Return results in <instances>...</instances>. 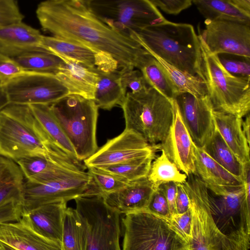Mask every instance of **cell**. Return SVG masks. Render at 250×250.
Listing matches in <instances>:
<instances>
[{
  "mask_svg": "<svg viewBox=\"0 0 250 250\" xmlns=\"http://www.w3.org/2000/svg\"><path fill=\"white\" fill-rule=\"evenodd\" d=\"M157 189L164 195L167 202L171 217L177 214L175 208L176 183L172 182L166 183L160 185Z\"/></svg>",
  "mask_w": 250,
  "mask_h": 250,
  "instance_id": "47",
  "label": "cell"
},
{
  "mask_svg": "<svg viewBox=\"0 0 250 250\" xmlns=\"http://www.w3.org/2000/svg\"><path fill=\"white\" fill-rule=\"evenodd\" d=\"M238 10L250 18V0H229Z\"/></svg>",
  "mask_w": 250,
  "mask_h": 250,
  "instance_id": "49",
  "label": "cell"
},
{
  "mask_svg": "<svg viewBox=\"0 0 250 250\" xmlns=\"http://www.w3.org/2000/svg\"><path fill=\"white\" fill-rule=\"evenodd\" d=\"M10 104L51 105L69 94L56 75L27 71L3 83Z\"/></svg>",
  "mask_w": 250,
  "mask_h": 250,
  "instance_id": "12",
  "label": "cell"
},
{
  "mask_svg": "<svg viewBox=\"0 0 250 250\" xmlns=\"http://www.w3.org/2000/svg\"><path fill=\"white\" fill-rule=\"evenodd\" d=\"M92 178L88 172L78 171L44 184L25 180L22 196V213L40 206L68 201L85 193Z\"/></svg>",
  "mask_w": 250,
  "mask_h": 250,
  "instance_id": "13",
  "label": "cell"
},
{
  "mask_svg": "<svg viewBox=\"0 0 250 250\" xmlns=\"http://www.w3.org/2000/svg\"><path fill=\"white\" fill-rule=\"evenodd\" d=\"M26 72L14 59L0 54V80L3 83Z\"/></svg>",
  "mask_w": 250,
  "mask_h": 250,
  "instance_id": "41",
  "label": "cell"
},
{
  "mask_svg": "<svg viewBox=\"0 0 250 250\" xmlns=\"http://www.w3.org/2000/svg\"><path fill=\"white\" fill-rule=\"evenodd\" d=\"M122 250H180L188 248L170 222L147 210L125 214L122 219Z\"/></svg>",
  "mask_w": 250,
  "mask_h": 250,
  "instance_id": "9",
  "label": "cell"
},
{
  "mask_svg": "<svg viewBox=\"0 0 250 250\" xmlns=\"http://www.w3.org/2000/svg\"><path fill=\"white\" fill-rule=\"evenodd\" d=\"M149 0L156 8L159 7L165 13L172 15H177L192 4L191 0Z\"/></svg>",
  "mask_w": 250,
  "mask_h": 250,
  "instance_id": "45",
  "label": "cell"
},
{
  "mask_svg": "<svg viewBox=\"0 0 250 250\" xmlns=\"http://www.w3.org/2000/svg\"><path fill=\"white\" fill-rule=\"evenodd\" d=\"M62 250H83L81 224L75 208L65 211L62 240Z\"/></svg>",
  "mask_w": 250,
  "mask_h": 250,
  "instance_id": "37",
  "label": "cell"
},
{
  "mask_svg": "<svg viewBox=\"0 0 250 250\" xmlns=\"http://www.w3.org/2000/svg\"><path fill=\"white\" fill-rule=\"evenodd\" d=\"M205 185L209 192L210 212L216 227L238 250H250V190H245L244 186L230 188Z\"/></svg>",
  "mask_w": 250,
  "mask_h": 250,
  "instance_id": "7",
  "label": "cell"
},
{
  "mask_svg": "<svg viewBox=\"0 0 250 250\" xmlns=\"http://www.w3.org/2000/svg\"><path fill=\"white\" fill-rule=\"evenodd\" d=\"M215 125L222 138L242 165L250 163V144L242 127V118L213 110Z\"/></svg>",
  "mask_w": 250,
  "mask_h": 250,
  "instance_id": "25",
  "label": "cell"
},
{
  "mask_svg": "<svg viewBox=\"0 0 250 250\" xmlns=\"http://www.w3.org/2000/svg\"><path fill=\"white\" fill-rule=\"evenodd\" d=\"M88 172L97 192L106 195L124 188L129 182L99 168L88 167Z\"/></svg>",
  "mask_w": 250,
  "mask_h": 250,
  "instance_id": "38",
  "label": "cell"
},
{
  "mask_svg": "<svg viewBox=\"0 0 250 250\" xmlns=\"http://www.w3.org/2000/svg\"><path fill=\"white\" fill-rule=\"evenodd\" d=\"M139 70L148 85L168 99L172 100L178 95L167 75L152 55H150L146 59Z\"/></svg>",
  "mask_w": 250,
  "mask_h": 250,
  "instance_id": "33",
  "label": "cell"
},
{
  "mask_svg": "<svg viewBox=\"0 0 250 250\" xmlns=\"http://www.w3.org/2000/svg\"><path fill=\"white\" fill-rule=\"evenodd\" d=\"M192 213L190 208L181 214L171 217L170 223L186 241L187 244L190 237Z\"/></svg>",
  "mask_w": 250,
  "mask_h": 250,
  "instance_id": "43",
  "label": "cell"
},
{
  "mask_svg": "<svg viewBox=\"0 0 250 250\" xmlns=\"http://www.w3.org/2000/svg\"><path fill=\"white\" fill-rule=\"evenodd\" d=\"M29 106L52 142L72 159L80 162L77 159L73 146L54 115L50 106L44 104Z\"/></svg>",
  "mask_w": 250,
  "mask_h": 250,
  "instance_id": "28",
  "label": "cell"
},
{
  "mask_svg": "<svg viewBox=\"0 0 250 250\" xmlns=\"http://www.w3.org/2000/svg\"><path fill=\"white\" fill-rule=\"evenodd\" d=\"M9 104L8 97L4 88L3 83L0 80V111Z\"/></svg>",
  "mask_w": 250,
  "mask_h": 250,
  "instance_id": "50",
  "label": "cell"
},
{
  "mask_svg": "<svg viewBox=\"0 0 250 250\" xmlns=\"http://www.w3.org/2000/svg\"><path fill=\"white\" fill-rule=\"evenodd\" d=\"M192 2L206 20L250 23V18L238 10L229 0H192Z\"/></svg>",
  "mask_w": 250,
  "mask_h": 250,
  "instance_id": "32",
  "label": "cell"
},
{
  "mask_svg": "<svg viewBox=\"0 0 250 250\" xmlns=\"http://www.w3.org/2000/svg\"><path fill=\"white\" fill-rule=\"evenodd\" d=\"M83 250H122L120 214L100 193L87 192L74 199Z\"/></svg>",
  "mask_w": 250,
  "mask_h": 250,
  "instance_id": "6",
  "label": "cell"
},
{
  "mask_svg": "<svg viewBox=\"0 0 250 250\" xmlns=\"http://www.w3.org/2000/svg\"><path fill=\"white\" fill-rule=\"evenodd\" d=\"M218 57L224 67L231 74L239 77H250L249 60L239 61L219 56Z\"/></svg>",
  "mask_w": 250,
  "mask_h": 250,
  "instance_id": "46",
  "label": "cell"
},
{
  "mask_svg": "<svg viewBox=\"0 0 250 250\" xmlns=\"http://www.w3.org/2000/svg\"><path fill=\"white\" fill-rule=\"evenodd\" d=\"M0 242L17 250H62V243L41 236L21 219L0 223Z\"/></svg>",
  "mask_w": 250,
  "mask_h": 250,
  "instance_id": "23",
  "label": "cell"
},
{
  "mask_svg": "<svg viewBox=\"0 0 250 250\" xmlns=\"http://www.w3.org/2000/svg\"><path fill=\"white\" fill-rule=\"evenodd\" d=\"M172 101L150 86L136 93L127 92L120 104L125 129L135 132L151 146L162 143L172 122Z\"/></svg>",
  "mask_w": 250,
  "mask_h": 250,
  "instance_id": "4",
  "label": "cell"
},
{
  "mask_svg": "<svg viewBox=\"0 0 250 250\" xmlns=\"http://www.w3.org/2000/svg\"><path fill=\"white\" fill-rule=\"evenodd\" d=\"M25 180L44 184L87 168L81 162L67 160L51 155L25 158L16 161Z\"/></svg>",
  "mask_w": 250,
  "mask_h": 250,
  "instance_id": "19",
  "label": "cell"
},
{
  "mask_svg": "<svg viewBox=\"0 0 250 250\" xmlns=\"http://www.w3.org/2000/svg\"><path fill=\"white\" fill-rule=\"evenodd\" d=\"M155 156L98 167L130 182L147 177Z\"/></svg>",
  "mask_w": 250,
  "mask_h": 250,
  "instance_id": "36",
  "label": "cell"
},
{
  "mask_svg": "<svg viewBox=\"0 0 250 250\" xmlns=\"http://www.w3.org/2000/svg\"><path fill=\"white\" fill-rule=\"evenodd\" d=\"M177 193L175 200V208L177 214H181L187 211L189 208V199L183 184L176 183Z\"/></svg>",
  "mask_w": 250,
  "mask_h": 250,
  "instance_id": "48",
  "label": "cell"
},
{
  "mask_svg": "<svg viewBox=\"0 0 250 250\" xmlns=\"http://www.w3.org/2000/svg\"><path fill=\"white\" fill-rule=\"evenodd\" d=\"M87 2L102 21L129 37L145 28L167 20L149 0H88Z\"/></svg>",
  "mask_w": 250,
  "mask_h": 250,
  "instance_id": "11",
  "label": "cell"
},
{
  "mask_svg": "<svg viewBox=\"0 0 250 250\" xmlns=\"http://www.w3.org/2000/svg\"><path fill=\"white\" fill-rule=\"evenodd\" d=\"M192 213L188 250H238L216 227L210 212L209 192L204 182L190 174L183 184Z\"/></svg>",
  "mask_w": 250,
  "mask_h": 250,
  "instance_id": "10",
  "label": "cell"
},
{
  "mask_svg": "<svg viewBox=\"0 0 250 250\" xmlns=\"http://www.w3.org/2000/svg\"><path fill=\"white\" fill-rule=\"evenodd\" d=\"M24 18L16 0H0V27L22 21Z\"/></svg>",
  "mask_w": 250,
  "mask_h": 250,
  "instance_id": "40",
  "label": "cell"
},
{
  "mask_svg": "<svg viewBox=\"0 0 250 250\" xmlns=\"http://www.w3.org/2000/svg\"><path fill=\"white\" fill-rule=\"evenodd\" d=\"M25 180L17 163L0 155V204L11 200L21 203Z\"/></svg>",
  "mask_w": 250,
  "mask_h": 250,
  "instance_id": "29",
  "label": "cell"
},
{
  "mask_svg": "<svg viewBox=\"0 0 250 250\" xmlns=\"http://www.w3.org/2000/svg\"><path fill=\"white\" fill-rule=\"evenodd\" d=\"M202 54V79L213 110L243 118L250 110V77L229 72L218 55L210 53L198 35Z\"/></svg>",
  "mask_w": 250,
  "mask_h": 250,
  "instance_id": "5",
  "label": "cell"
},
{
  "mask_svg": "<svg viewBox=\"0 0 250 250\" xmlns=\"http://www.w3.org/2000/svg\"><path fill=\"white\" fill-rule=\"evenodd\" d=\"M0 155L15 162L48 155L73 160L52 142L29 105L16 104L0 111Z\"/></svg>",
  "mask_w": 250,
  "mask_h": 250,
  "instance_id": "3",
  "label": "cell"
},
{
  "mask_svg": "<svg viewBox=\"0 0 250 250\" xmlns=\"http://www.w3.org/2000/svg\"><path fill=\"white\" fill-rule=\"evenodd\" d=\"M22 214L21 202L11 200L0 204V223L17 222Z\"/></svg>",
  "mask_w": 250,
  "mask_h": 250,
  "instance_id": "44",
  "label": "cell"
},
{
  "mask_svg": "<svg viewBox=\"0 0 250 250\" xmlns=\"http://www.w3.org/2000/svg\"><path fill=\"white\" fill-rule=\"evenodd\" d=\"M42 46L46 51L100 71H117L118 62L110 56L83 45L53 36H43Z\"/></svg>",
  "mask_w": 250,
  "mask_h": 250,
  "instance_id": "18",
  "label": "cell"
},
{
  "mask_svg": "<svg viewBox=\"0 0 250 250\" xmlns=\"http://www.w3.org/2000/svg\"><path fill=\"white\" fill-rule=\"evenodd\" d=\"M174 99L191 140L202 148L215 127L213 109L207 95L197 97L185 93L178 94Z\"/></svg>",
  "mask_w": 250,
  "mask_h": 250,
  "instance_id": "16",
  "label": "cell"
},
{
  "mask_svg": "<svg viewBox=\"0 0 250 250\" xmlns=\"http://www.w3.org/2000/svg\"><path fill=\"white\" fill-rule=\"evenodd\" d=\"M172 103L173 120L168 134L162 143L153 146L156 151H163L169 160L187 176L195 175L194 144L182 121L175 99Z\"/></svg>",
  "mask_w": 250,
  "mask_h": 250,
  "instance_id": "17",
  "label": "cell"
},
{
  "mask_svg": "<svg viewBox=\"0 0 250 250\" xmlns=\"http://www.w3.org/2000/svg\"><path fill=\"white\" fill-rule=\"evenodd\" d=\"M36 14L42 28L52 36L110 56L121 69H140L150 55L134 40L102 21L87 0L42 1Z\"/></svg>",
  "mask_w": 250,
  "mask_h": 250,
  "instance_id": "1",
  "label": "cell"
},
{
  "mask_svg": "<svg viewBox=\"0 0 250 250\" xmlns=\"http://www.w3.org/2000/svg\"><path fill=\"white\" fill-rule=\"evenodd\" d=\"M188 250V248H185V249H181V250Z\"/></svg>",
  "mask_w": 250,
  "mask_h": 250,
  "instance_id": "53",
  "label": "cell"
},
{
  "mask_svg": "<svg viewBox=\"0 0 250 250\" xmlns=\"http://www.w3.org/2000/svg\"><path fill=\"white\" fill-rule=\"evenodd\" d=\"M146 210L170 222L171 215L167 202L158 189L153 193Z\"/></svg>",
  "mask_w": 250,
  "mask_h": 250,
  "instance_id": "42",
  "label": "cell"
},
{
  "mask_svg": "<svg viewBox=\"0 0 250 250\" xmlns=\"http://www.w3.org/2000/svg\"><path fill=\"white\" fill-rule=\"evenodd\" d=\"M200 35L209 51L250 58V23L224 20H205Z\"/></svg>",
  "mask_w": 250,
  "mask_h": 250,
  "instance_id": "14",
  "label": "cell"
},
{
  "mask_svg": "<svg viewBox=\"0 0 250 250\" xmlns=\"http://www.w3.org/2000/svg\"><path fill=\"white\" fill-rule=\"evenodd\" d=\"M0 250H2V249H1L0 246Z\"/></svg>",
  "mask_w": 250,
  "mask_h": 250,
  "instance_id": "54",
  "label": "cell"
},
{
  "mask_svg": "<svg viewBox=\"0 0 250 250\" xmlns=\"http://www.w3.org/2000/svg\"><path fill=\"white\" fill-rule=\"evenodd\" d=\"M130 37L149 53L202 79L200 42L191 24L167 20L134 33Z\"/></svg>",
  "mask_w": 250,
  "mask_h": 250,
  "instance_id": "2",
  "label": "cell"
},
{
  "mask_svg": "<svg viewBox=\"0 0 250 250\" xmlns=\"http://www.w3.org/2000/svg\"><path fill=\"white\" fill-rule=\"evenodd\" d=\"M43 36L23 21L0 27V54L14 59L26 53L47 51L42 46Z\"/></svg>",
  "mask_w": 250,
  "mask_h": 250,
  "instance_id": "20",
  "label": "cell"
},
{
  "mask_svg": "<svg viewBox=\"0 0 250 250\" xmlns=\"http://www.w3.org/2000/svg\"><path fill=\"white\" fill-rule=\"evenodd\" d=\"M153 146L140 135L125 129L118 136L108 140L94 154L83 161L87 168L101 167L133 160L155 156Z\"/></svg>",
  "mask_w": 250,
  "mask_h": 250,
  "instance_id": "15",
  "label": "cell"
},
{
  "mask_svg": "<svg viewBox=\"0 0 250 250\" xmlns=\"http://www.w3.org/2000/svg\"><path fill=\"white\" fill-rule=\"evenodd\" d=\"M147 178L156 190L160 185L166 183L183 184L187 181V176L161 150V155L153 160Z\"/></svg>",
  "mask_w": 250,
  "mask_h": 250,
  "instance_id": "34",
  "label": "cell"
},
{
  "mask_svg": "<svg viewBox=\"0 0 250 250\" xmlns=\"http://www.w3.org/2000/svg\"><path fill=\"white\" fill-rule=\"evenodd\" d=\"M202 148L225 169L243 181L244 165L234 155L216 126L211 136Z\"/></svg>",
  "mask_w": 250,
  "mask_h": 250,
  "instance_id": "30",
  "label": "cell"
},
{
  "mask_svg": "<svg viewBox=\"0 0 250 250\" xmlns=\"http://www.w3.org/2000/svg\"><path fill=\"white\" fill-rule=\"evenodd\" d=\"M195 175L205 184L230 188L243 187V182L225 169L194 144Z\"/></svg>",
  "mask_w": 250,
  "mask_h": 250,
  "instance_id": "26",
  "label": "cell"
},
{
  "mask_svg": "<svg viewBox=\"0 0 250 250\" xmlns=\"http://www.w3.org/2000/svg\"><path fill=\"white\" fill-rule=\"evenodd\" d=\"M0 246L2 250H17L16 249L1 242H0Z\"/></svg>",
  "mask_w": 250,
  "mask_h": 250,
  "instance_id": "52",
  "label": "cell"
},
{
  "mask_svg": "<svg viewBox=\"0 0 250 250\" xmlns=\"http://www.w3.org/2000/svg\"><path fill=\"white\" fill-rule=\"evenodd\" d=\"M14 59L27 71L55 75L63 62L61 58L48 51L26 53Z\"/></svg>",
  "mask_w": 250,
  "mask_h": 250,
  "instance_id": "35",
  "label": "cell"
},
{
  "mask_svg": "<svg viewBox=\"0 0 250 250\" xmlns=\"http://www.w3.org/2000/svg\"><path fill=\"white\" fill-rule=\"evenodd\" d=\"M242 127L248 142L250 144V113L245 116L244 120L242 121Z\"/></svg>",
  "mask_w": 250,
  "mask_h": 250,
  "instance_id": "51",
  "label": "cell"
},
{
  "mask_svg": "<svg viewBox=\"0 0 250 250\" xmlns=\"http://www.w3.org/2000/svg\"><path fill=\"white\" fill-rule=\"evenodd\" d=\"M60 57L63 62L56 76L67 88L69 94L93 100L99 70Z\"/></svg>",
  "mask_w": 250,
  "mask_h": 250,
  "instance_id": "24",
  "label": "cell"
},
{
  "mask_svg": "<svg viewBox=\"0 0 250 250\" xmlns=\"http://www.w3.org/2000/svg\"><path fill=\"white\" fill-rule=\"evenodd\" d=\"M156 189L147 177L129 184L121 189L104 195L106 203L119 213L146 210Z\"/></svg>",
  "mask_w": 250,
  "mask_h": 250,
  "instance_id": "22",
  "label": "cell"
},
{
  "mask_svg": "<svg viewBox=\"0 0 250 250\" xmlns=\"http://www.w3.org/2000/svg\"><path fill=\"white\" fill-rule=\"evenodd\" d=\"M159 62L172 82L178 94L188 93L197 97L207 95L205 82L197 76L180 70L155 54L149 53Z\"/></svg>",
  "mask_w": 250,
  "mask_h": 250,
  "instance_id": "31",
  "label": "cell"
},
{
  "mask_svg": "<svg viewBox=\"0 0 250 250\" xmlns=\"http://www.w3.org/2000/svg\"><path fill=\"white\" fill-rule=\"evenodd\" d=\"M64 201L45 204L21 214V220L38 234L62 243Z\"/></svg>",
  "mask_w": 250,
  "mask_h": 250,
  "instance_id": "21",
  "label": "cell"
},
{
  "mask_svg": "<svg viewBox=\"0 0 250 250\" xmlns=\"http://www.w3.org/2000/svg\"><path fill=\"white\" fill-rule=\"evenodd\" d=\"M99 74L93 100L98 108L110 110L121 104L127 92L122 83L119 71H99Z\"/></svg>",
  "mask_w": 250,
  "mask_h": 250,
  "instance_id": "27",
  "label": "cell"
},
{
  "mask_svg": "<svg viewBox=\"0 0 250 250\" xmlns=\"http://www.w3.org/2000/svg\"><path fill=\"white\" fill-rule=\"evenodd\" d=\"M73 146L79 161L98 150L96 139L98 107L93 100L69 94L50 105Z\"/></svg>",
  "mask_w": 250,
  "mask_h": 250,
  "instance_id": "8",
  "label": "cell"
},
{
  "mask_svg": "<svg viewBox=\"0 0 250 250\" xmlns=\"http://www.w3.org/2000/svg\"><path fill=\"white\" fill-rule=\"evenodd\" d=\"M122 83L127 92H140L148 86L141 71L136 68H122L119 71Z\"/></svg>",
  "mask_w": 250,
  "mask_h": 250,
  "instance_id": "39",
  "label": "cell"
}]
</instances>
